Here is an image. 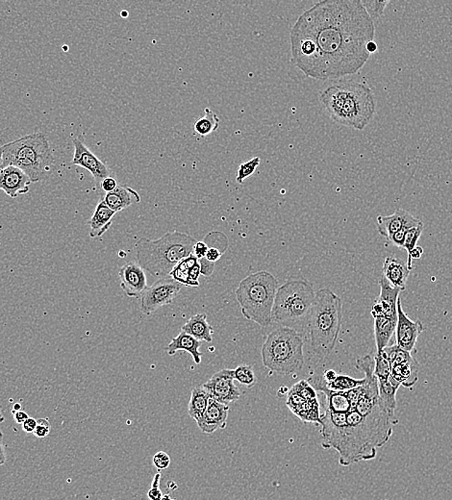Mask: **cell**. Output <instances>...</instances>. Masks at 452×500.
Listing matches in <instances>:
<instances>
[{
	"mask_svg": "<svg viewBox=\"0 0 452 500\" xmlns=\"http://www.w3.org/2000/svg\"><path fill=\"white\" fill-rule=\"evenodd\" d=\"M219 127V119L216 114L214 113L210 108H205L204 116L200 117L195 122L194 130L199 136L205 137L218 130Z\"/></svg>",
	"mask_w": 452,
	"mask_h": 500,
	"instance_id": "31",
	"label": "cell"
},
{
	"mask_svg": "<svg viewBox=\"0 0 452 500\" xmlns=\"http://www.w3.org/2000/svg\"><path fill=\"white\" fill-rule=\"evenodd\" d=\"M410 272L407 264L400 259L393 257V256L385 259L383 274L382 275L393 287L400 289L402 291H405Z\"/></svg>",
	"mask_w": 452,
	"mask_h": 500,
	"instance_id": "23",
	"label": "cell"
},
{
	"mask_svg": "<svg viewBox=\"0 0 452 500\" xmlns=\"http://www.w3.org/2000/svg\"><path fill=\"white\" fill-rule=\"evenodd\" d=\"M376 221L379 234L387 239L400 230L410 228L421 223L419 219L403 209H398L390 216H378Z\"/></svg>",
	"mask_w": 452,
	"mask_h": 500,
	"instance_id": "20",
	"label": "cell"
},
{
	"mask_svg": "<svg viewBox=\"0 0 452 500\" xmlns=\"http://www.w3.org/2000/svg\"><path fill=\"white\" fill-rule=\"evenodd\" d=\"M424 326L421 320L414 322L409 319L402 309L400 298L398 301V323L395 328V339L401 349L409 353L413 351L419 336L424 332Z\"/></svg>",
	"mask_w": 452,
	"mask_h": 500,
	"instance_id": "14",
	"label": "cell"
},
{
	"mask_svg": "<svg viewBox=\"0 0 452 500\" xmlns=\"http://www.w3.org/2000/svg\"><path fill=\"white\" fill-rule=\"evenodd\" d=\"M200 264V272H202V275H204L206 277H209L213 274L214 269H215V263L208 261L207 259L202 258L199 259Z\"/></svg>",
	"mask_w": 452,
	"mask_h": 500,
	"instance_id": "40",
	"label": "cell"
},
{
	"mask_svg": "<svg viewBox=\"0 0 452 500\" xmlns=\"http://www.w3.org/2000/svg\"><path fill=\"white\" fill-rule=\"evenodd\" d=\"M72 143L74 146L72 164L84 168L85 170L91 173L93 179L100 183L103 179L111 176V170H109V168L87 148L82 135L74 138Z\"/></svg>",
	"mask_w": 452,
	"mask_h": 500,
	"instance_id": "13",
	"label": "cell"
},
{
	"mask_svg": "<svg viewBox=\"0 0 452 500\" xmlns=\"http://www.w3.org/2000/svg\"><path fill=\"white\" fill-rule=\"evenodd\" d=\"M13 418L18 424H23L29 418L28 414L24 411H18L13 413Z\"/></svg>",
	"mask_w": 452,
	"mask_h": 500,
	"instance_id": "47",
	"label": "cell"
},
{
	"mask_svg": "<svg viewBox=\"0 0 452 500\" xmlns=\"http://www.w3.org/2000/svg\"><path fill=\"white\" fill-rule=\"evenodd\" d=\"M262 361L265 367L274 373L282 376L298 373L304 365L302 336L282 326L275 329L262 347Z\"/></svg>",
	"mask_w": 452,
	"mask_h": 500,
	"instance_id": "9",
	"label": "cell"
},
{
	"mask_svg": "<svg viewBox=\"0 0 452 500\" xmlns=\"http://www.w3.org/2000/svg\"><path fill=\"white\" fill-rule=\"evenodd\" d=\"M200 347H202V342L184 331H181L175 338L172 339L170 343L166 347V351L168 355L173 356L179 350H184L192 355L195 364L199 365L202 363V352L199 351Z\"/></svg>",
	"mask_w": 452,
	"mask_h": 500,
	"instance_id": "25",
	"label": "cell"
},
{
	"mask_svg": "<svg viewBox=\"0 0 452 500\" xmlns=\"http://www.w3.org/2000/svg\"><path fill=\"white\" fill-rule=\"evenodd\" d=\"M200 275L202 272H200L199 261L194 254L179 262L170 274V277L175 281L188 287H199Z\"/></svg>",
	"mask_w": 452,
	"mask_h": 500,
	"instance_id": "21",
	"label": "cell"
},
{
	"mask_svg": "<svg viewBox=\"0 0 452 500\" xmlns=\"http://www.w3.org/2000/svg\"><path fill=\"white\" fill-rule=\"evenodd\" d=\"M374 339H376V353H381L389 344L390 338L395 332L398 318H374Z\"/></svg>",
	"mask_w": 452,
	"mask_h": 500,
	"instance_id": "28",
	"label": "cell"
},
{
	"mask_svg": "<svg viewBox=\"0 0 452 500\" xmlns=\"http://www.w3.org/2000/svg\"><path fill=\"white\" fill-rule=\"evenodd\" d=\"M120 288L128 298H140L148 288V279L143 267L137 262H128L119 272Z\"/></svg>",
	"mask_w": 452,
	"mask_h": 500,
	"instance_id": "15",
	"label": "cell"
},
{
	"mask_svg": "<svg viewBox=\"0 0 452 500\" xmlns=\"http://www.w3.org/2000/svg\"><path fill=\"white\" fill-rule=\"evenodd\" d=\"M278 288L277 278L269 272H255L243 279L235 295L243 317L261 327L271 325L272 307Z\"/></svg>",
	"mask_w": 452,
	"mask_h": 500,
	"instance_id": "8",
	"label": "cell"
},
{
	"mask_svg": "<svg viewBox=\"0 0 452 500\" xmlns=\"http://www.w3.org/2000/svg\"><path fill=\"white\" fill-rule=\"evenodd\" d=\"M5 421L4 414H2L1 406H0V424Z\"/></svg>",
	"mask_w": 452,
	"mask_h": 500,
	"instance_id": "50",
	"label": "cell"
},
{
	"mask_svg": "<svg viewBox=\"0 0 452 500\" xmlns=\"http://www.w3.org/2000/svg\"><path fill=\"white\" fill-rule=\"evenodd\" d=\"M315 293L303 279H291L278 288L272 312V322L302 334L308 330Z\"/></svg>",
	"mask_w": 452,
	"mask_h": 500,
	"instance_id": "7",
	"label": "cell"
},
{
	"mask_svg": "<svg viewBox=\"0 0 452 500\" xmlns=\"http://www.w3.org/2000/svg\"><path fill=\"white\" fill-rule=\"evenodd\" d=\"M21 425H23V431L28 433V434H30V433H34L35 429H36L37 419L29 417V418L26 419V421Z\"/></svg>",
	"mask_w": 452,
	"mask_h": 500,
	"instance_id": "45",
	"label": "cell"
},
{
	"mask_svg": "<svg viewBox=\"0 0 452 500\" xmlns=\"http://www.w3.org/2000/svg\"><path fill=\"white\" fill-rule=\"evenodd\" d=\"M286 405L291 413L305 424H320V412L318 398L302 397L293 387L289 390Z\"/></svg>",
	"mask_w": 452,
	"mask_h": 500,
	"instance_id": "16",
	"label": "cell"
},
{
	"mask_svg": "<svg viewBox=\"0 0 452 500\" xmlns=\"http://www.w3.org/2000/svg\"><path fill=\"white\" fill-rule=\"evenodd\" d=\"M100 187L103 192L108 194V192H113L116 190L117 187V182L116 179L112 178V176H109V178H106L101 181Z\"/></svg>",
	"mask_w": 452,
	"mask_h": 500,
	"instance_id": "42",
	"label": "cell"
},
{
	"mask_svg": "<svg viewBox=\"0 0 452 500\" xmlns=\"http://www.w3.org/2000/svg\"><path fill=\"white\" fill-rule=\"evenodd\" d=\"M2 165H4V159H2V151L0 149V170L2 168Z\"/></svg>",
	"mask_w": 452,
	"mask_h": 500,
	"instance_id": "51",
	"label": "cell"
},
{
	"mask_svg": "<svg viewBox=\"0 0 452 500\" xmlns=\"http://www.w3.org/2000/svg\"><path fill=\"white\" fill-rule=\"evenodd\" d=\"M401 385L392 376L385 380L378 381L379 397L389 410L395 412L397 408V393Z\"/></svg>",
	"mask_w": 452,
	"mask_h": 500,
	"instance_id": "30",
	"label": "cell"
},
{
	"mask_svg": "<svg viewBox=\"0 0 452 500\" xmlns=\"http://www.w3.org/2000/svg\"><path fill=\"white\" fill-rule=\"evenodd\" d=\"M383 350L390 361L392 376L401 386L413 387L419 379V366L411 353L401 349L398 344L388 346Z\"/></svg>",
	"mask_w": 452,
	"mask_h": 500,
	"instance_id": "11",
	"label": "cell"
},
{
	"mask_svg": "<svg viewBox=\"0 0 452 500\" xmlns=\"http://www.w3.org/2000/svg\"><path fill=\"white\" fill-rule=\"evenodd\" d=\"M21 410V405L20 403H15L14 406H13V410H12V414L15 413V412H18Z\"/></svg>",
	"mask_w": 452,
	"mask_h": 500,
	"instance_id": "49",
	"label": "cell"
},
{
	"mask_svg": "<svg viewBox=\"0 0 452 500\" xmlns=\"http://www.w3.org/2000/svg\"><path fill=\"white\" fill-rule=\"evenodd\" d=\"M4 433L0 431V467L4 466L7 461L6 453H5V445L4 442Z\"/></svg>",
	"mask_w": 452,
	"mask_h": 500,
	"instance_id": "46",
	"label": "cell"
},
{
	"mask_svg": "<svg viewBox=\"0 0 452 500\" xmlns=\"http://www.w3.org/2000/svg\"><path fill=\"white\" fill-rule=\"evenodd\" d=\"M359 398L349 397L352 405L344 413L325 410L320 414L323 448L335 449L343 467L376 458L377 448L389 442L398 424L395 412L390 410L361 414L357 408Z\"/></svg>",
	"mask_w": 452,
	"mask_h": 500,
	"instance_id": "2",
	"label": "cell"
},
{
	"mask_svg": "<svg viewBox=\"0 0 452 500\" xmlns=\"http://www.w3.org/2000/svg\"><path fill=\"white\" fill-rule=\"evenodd\" d=\"M374 376L377 377V380H385L390 376V364L388 359L387 354L384 350L381 353H376L374 357Z\"/></svg>",
	"mask_w": 452,
	"mask_h": 500,
	"instance_id": "33",
	"label": "cell"
},
{
	"mask_svg": "<svg viewBox=\"0 0 452 500\" xmlns=\"http://www.w3.org/2000/svg\"><path fill=\"white\" fill-rule=\"evenodd\" d=\"M228 414V405L219 403L211 397L204 414L195 422L202 433L213 434L218 429H226Z\"/></svg>",
	"mask_w": 452,
	"mask_h": 500,
	"instance_id": "19",
	"label": "cell"
},
{
	"mask_svg": "<svg viewBox=\"0 0 452 500\" xmlns=\"http://www.w3.org/2000/svg\"><path fill=\"white\" fill-rule=\"evenodd\" d=\"M343 320V302L329 289L315 293L308 323L311 349L325 358L335 349Z\"/></svg>",
	"mask_w": 452,
	"mask_h": 500,
	"instance_id": "6",
	"label": "cell"
},
{
	"mask_svg": "<svg viewBox=\"0 0 452 500\" xmlns=\"http://www.w3.org/2000/svg\"><path fill=\"white\" fill-rule=\"evenodd\" d=\"M223 254L224 253L221 252L219 248H209L207 253H206L205 258L207 259L208 261L212 262V263H216V262H218L219 259H221Z\"/></svg>",
	"mask_w": 452,
	"mask_h": 500,
	"instance_id": "44",
	"label": "cell"
},
{
	"mask_svg": "<svg viewBox=\"0 0 452 500\" xmlns=\"http://www.w3.org/2000/svg\"><path fill=\"white\" fill-rule=\"evenodd\" d=\"M364 8L370 16L371 20H376L382 17L384 14L385 8L390 4L389 0L386 1H371V0H361Z\"/></svg>",
	"mask_w": 452,
	"mask_h": 500,
	"instance_id": "36",
	"label": "cell"
},
{
	"mask_svg": "<svg viewBox=\"0 0 452 500\" xmlns=\"http://www.w3.org/2000/svg\"><path fill=\"white\" fill-rule=\"evenodd\" d=\"M117 213L110 209L103 199H101L98 204L96 205L95 213L90 221H88V226H90V238L91 239H98L101 238L110 229L113 223V219Z\"/></svg>",
	"mask_w": 452,
	"mask_h": 500,
	"instance_id": "24",
	"label": "cell"
},
{
	"mask_svg": "<svg viewBox=\"0 0 452 500\" xmlns=\"http://www.w3.org/2000/svg\"><path fill=\"white\" fill-rule=\"evenodd\" d=\"M211 398L210 393L203 385L194 388L188 405V414L195 421H199L207 408Z\"/></svg>",
	"mask_w": 452,
	"mask_h": 500,
	"instance_id": "29",
	"label": "cell"
},
{
	"mask_svg": "<svg viewBox=\"0 0 452 500\" xmlns=\"http://www.w3.org/2000/svg\"><path fill=\"white\" fill-rule=\"evenodd\" d=\"M170 500H173V499H170Z\"/></svg>",
	"mask_w": 452,
	"mask_h": 500,
	"instance_id": "52",
	"label": "cell"
},
{
	"mask_svg": "<svg viewBox=\"0 0 452 500\" xmlns=\"http://www.w3.org/2000/svg\"><path fill=\"white\" fill-rule=\"evenodd\" d=\"M260 158L254 157L250 161L242 163L237 172V183L243 184L245 179L250 178L255 173L256 168L260 165Z\"/></svg>",
	"mask_w": 452,
	"mask_h": 500,
	"instance_id": "35",
	"label": "cell"
},
{
	"mask_svg": "<svg viewBox=\"0 0 452 500\" xmlns=\"http://www.w3.org/2000/svg\"><path fill=\"white\" fill-rule=\"evenodd\" d=\"M152 462H153L154 467L157 470H167L170 465V457L164 451H159V453L155 454Z\"/></svg>",
	"mask_w": 452,
	"mask_h": 500,
	"instance_id": "38",
	"label": "cell"
},
{
	"mask_svg": "<svg viewBox=\"0 0 452 500\" xmlns=\"http://www.w3.org/2000/svg\"><path fill=\"white\" fill-rule=\"evenodd\" d=\"M234 370L224 368L214 374L203 386L210 393L211 397L214 400L223 405H229L241 397L240 390L234 384Z\"/></svg>",
	"mask_w": 452,
	"mask_h": 500,
	"instance_id": "12",
	"label": "cell"
},
{
	"mask_svg": "<svg viewBox=\"0 0 452 500\" xmlns=\"http://www.w3.org/2000/svg\"><path fill=\"white\" fill-rule=\"evenodd\" d=\"M50 430H52V424L48 419H37V426L33 434L37 438H45L50 435Z\"/></svg>",
	"mask_w": 452,
	"mask_h": 500,
	"instance_id": "37",
	"label": "cell"
},
{
	"mask_svg": "<svg viewBox=\"0 0 452 500\" xmlns=\"http://www.w3.org/2000/svg\"><path fill=\"white\" fill-rule=\"evenodd\" d=\"M365 378L355 379L353 377L342 376V374H338L336 378L329 383L323 382L320 377H315V378L308 380L317 392L320 389H326L332 392H347L365 383Z\"/></svg>",
	"mask_w": 452,
	"mask_h": 500,
	"instance_id": "27",
	"label": "cell"
},
{
	"mask_svg": "<svg viewBox=\"0 0 452 500\" xmlns=\"http://www.w3.org/2000/svg\"><path fill=\"white\" fill-rule=\"evenodd\" d=\"M160 479H161V475L156 473L153 481H152L151 489L148 493L149 500H163L164 496H163L162 491L160 490Z\"/></svg>",
	"mask_w": 452,
	"mask_h": 500,
	"instance_id": "39",
	"label": "cell"
},
{
	"mask_svg": "<svg viewBox=\"0 0 452 500\" xmlns=\"http://www.w3.org/2000/svg\"><path fill=\"white\" fill-rule=\"evenodd\" d=\"M181 331L189 334L200 342L212 343L213 327L207 322V315L205 314H197L192 315L191 319L182 326Z\"/></svg>",
	"mask_w": 452,
	"mask_h": 500,
	"instance_id": "26",
	"label": "cell"
},
{
	"mask_svg": "<svg viewBox=\"0 0 452 500\" xmlns=\"http://www.w3.org/2000/svg\"><path fill=\"white\" fill-rule=\"evenodd\" d=\"M208 250H209V247H208L207 243L200 240V242L195 243L194 248H192V254L197 259L204 258Z\"/></svg>",
	"mask_w": 452,
	"mask_h": 500,
	"instance_id": "41",
	"label": "cell"
},
{
	"mask_svg": "<svg viewBox=\"0 0 452 500\" xmlns=\"http://www.w3.org/2000/svg\"><path fill=\"white\" fill-rule=\"evenodd\" d=\"M32 184L30 178L20 168L8 165L0 170V190L12 199L28 194Z\"/></svg>",
	"mask_w": 452,
	"mask_h": 500,
	"instance_id": "17",
	"label": "cell"
},
{
	"mask_svg": "<svg viewBox=\"0 0 452 500\" xmlns=\"http://www.w3.org/2000/svg\"><path fill=\"white\" fill-rule=\"evenodd\" d=\"M320 100L333 122L358 131L365 129L376 114L373 91L360 82L331 84L320 93Z\"/></svg>",
	"mask_w": 452,
	"mask_h": 500,
	"instance_id": "3",
	"label": "cell"
},
{
	"mask_svg": "<svg viewBox=\"0 0 452 500\" xmlns=\"http://www.w3.org/2000/svg\"><path fill=\"white\" fill-rule=\"evenodd\" d=\"M373 21L360 0H323L299 16L291 31V62L307 77L357 74L370 59Z\"/></svg>",
	"mask_w": 452,
	"mask_h": 500,
	"instance_id": "1",
	"label": "cell"
},
{
	"mask_svg": "<svg viewBox=\"0 0 452 500\" xmlns=\"http://www.w3.org/2000/svg\"><path fill=\"white\" fill-rule=\"evenodd\" d=\"M195 243V238L176 230L157 240L143 238L136 243V257L144 271L154 277L165 278L179 262L192 254Z\"/></svg>",
	"mask_w": 452,
	"mask_h": 500,
	"instance_id": "4",
	"label": "cell"
},
{
	"mask_svg": "<svg viewBox=\"0 0 452 500\" xmlns=\"http://www.w3.org/2000/svg\"><path fill=\"white\" fill-rule=\"evenodd\" d=\"M406 229L400 230V231L397 232V233L393 234L392 236L388 238V240L395 245V247L402 248L403 243H405Z\"/></svg>",
	"mask_w": 452,
	"mask_h": 500,
	"instance_id": "43",
	"label": "cell"
},
{
	"mask_svg": "<svg viewBox=\"0 0 452 500\" xmlns=\"http://www.w3.org/2000/svg\"><path fill=\"white\" fill-rule=\"evenodd\" d=\"M366 50H368L369 53L371 54V53H374L377 50V44L376 42H369L368 45H366Z\"/></svg>",
	"mask_w": 452,
	"mask_h": 500,
	"instance_id": "48",
	"label": "cell"
},
{
	"mask_svg": "<svg viewBox=\"0 0 452 500\" xmlns=\"http://www.w3.org/2000/svg\"><path fill=\"white\" fill-rule=\"evenodd\" d=\"M0 149L4 159L2 168L13 165L20 168L33 183L47 180L54 170V156L44 133L24 136L4 144Z\"/></svg>",
	"mask_w": 452,
	"mask_h": 500,
	"instance_id": "5",
	"label": "cell"
},
{
	"mask_svg": "<svg viewBox=\"0 0 452 500\" xmlns=\"http://www.w3.org/2000/svg\"><path fill=\"white\" fill-rule=\"evenodd\" d=\"M422 231H424V223L422 221L418 226L406 229L405 243H403L402 248L407 251L408 258L410 257L412 250L417 247V243H418L419 238L422 236Z\"/></svg>",
	"mask_w": 452,
	"mask_h": 500,
	"instance_id": "34",
	"label": "cell"
},
{
	"mask_svg": "<svg viewBox=\"0 0 452 500\" xmlns=\"http://www.w3.org/2000/svg\"><path fill=\"white\" fill-rule=\"evenodd\" d=\"M183 288V285L170 278H161L146 289L140 298L141 311L151 315L166 305L172 304Z\"/></svg>",
	"mask_w": 452,
	"mask_h": 500,
	"instance_id": "10",
	"label": "cell"
},
{
	"mask_svg": "<svg viewBox=\"0 0 452 500\" xmlns=\"http://www.w3.org/2000/svg\"><path fill=\"white\" fill-rule=\"evenodd\" d=\"M234 379L248 389L255 386L257 383V377L254 373L253 367L248 365H240L239 367L235 368Z\"/></svg>",
	"mask_w": 452,
	"mask_h": 500,
	"instance_id": "32",
	"label": "cell"
},
{
	"mask_svg": "<svg viewBox=\"0 0 452 500\" xmlns=\"http://www.w3.org/2000/svg\"><path fill=\"white\" fill-rule=\"evenodd\" d=\"M381 293L373 304L371 314L373 318H398V301L400 299V289L393 287L382 275L379 280Z\"/></svg>",
	"mask_w": 452,
	"mask_h": 500,
	"instance_id": "18",
	"label": "cell"
},
{
	"mask_svg": "<svg viewBox=\"0 0 452 500\" xmlns=\"http://www.w3.org/2000/svg\"><path fill=\"white\" fill-rule=\"evenodd\" d=\"M104 202L115 213L127 209L131 205L141 202L140 194L135 190L125 185H117L115 191L103 197Z\"/></svg>",
	"mask_w": 452,
	"mask_h": 500,
	"instance_id": "22",
	"label": "cell"
}]
</instances>
